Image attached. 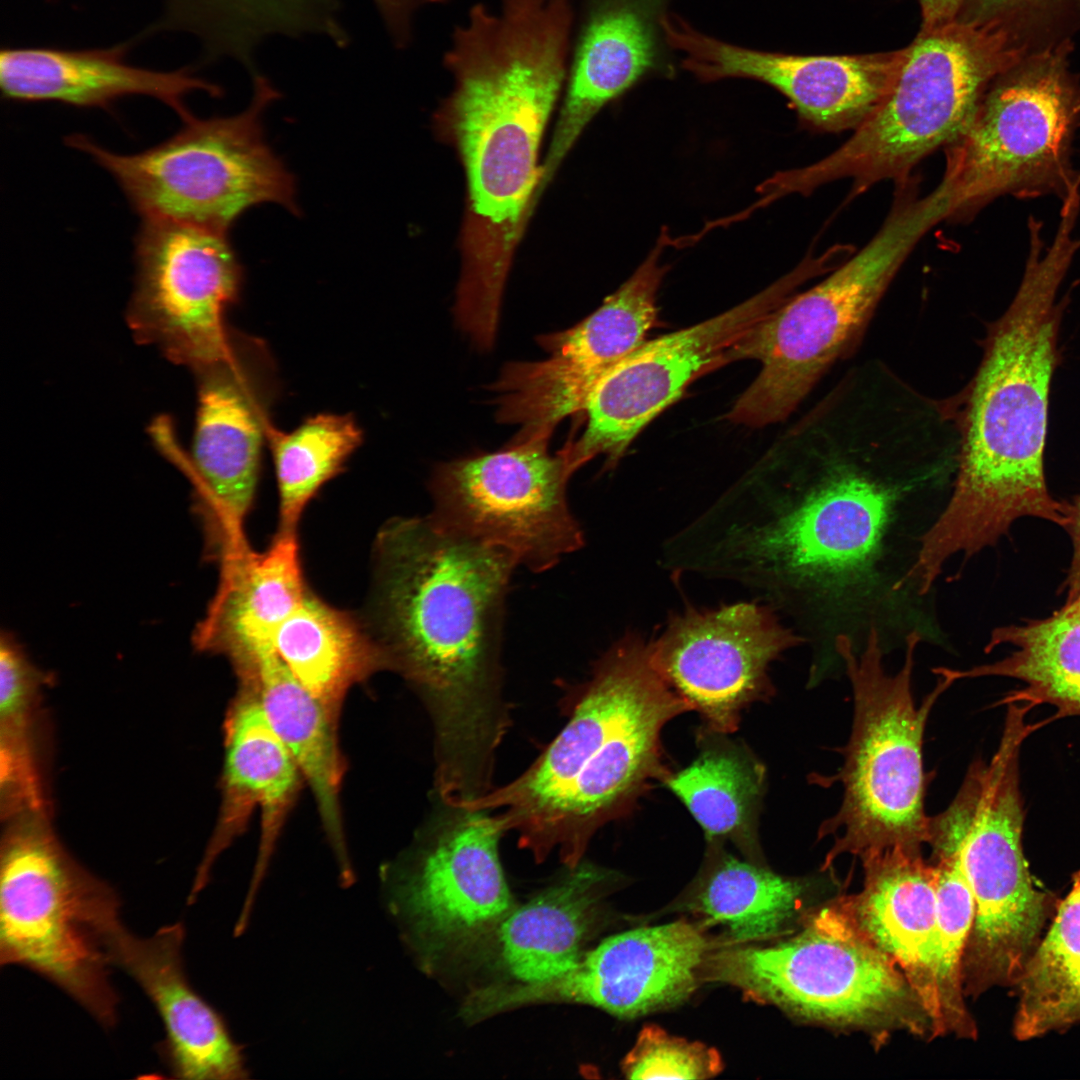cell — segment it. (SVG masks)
<instances>
[{"instance_id":"6da1fadb","label":"cell","mask_w":1080,"mask_h":1080,"mask_svg":"<svg viewBox=\"0 0 1080 1080\" xmlns=\"http://www.w3.org/2000/svg\"><path fill=\"white\" fill-rule=\"evenodd\" d=\"M958 440L900 384L846 375L756 465L668 538L678 574L751 589L818 647L882 645L903 580L952 491ZM915 596V595H913ZM916 597V596H915Z\"/></svg>"},{"instance_id":"7a4b0ae2","label":"cell","mask_w":1080,"mask_h":1080,"mask_svg":"<svg viewBox=\"0 0 1080 1080\" xmlns=\"http://www.w3.org/2000/svg\"><path fill=\"white\" fill-rule=\"evenodd\" d=\"M517 558L439 526L397 518L378 533L373 612L389 667L424 696L436 734V788L491 787L509 726L500 693L504 603Z\"/></svg>"},{"instance_id":"3957f363","label":"cell","mask_w":1080,"mask_h":1080,"mask_svg":"<svg viewBox=\"0 0 1080 1080\" xmlns=\"http://www.w3.org/2000/svg\"><path fill=\"white\" fill-rule=\"evenodd\" d=\"M1080 238L1058 227L1046 246L1043 229H1028L1020 284L990 324L979 366L954 400L957 470L948 501L922 539L915 563L936 580L957 554L967 559L994 545L1011 524L1034 516L1066 527L1068 503L1049 493L1044 454L1049 396L1060 361L1058 339L1068 297L1061 285Z\"/></svg>"},{"instance_id":"277c9868","label":"cell","mask_w":1080,"mask_h":1080,"mask_svg":"<svg viewBox=\"0 0 1080 1080\" xmlns=\"http://www.w3.org/2000/svg\"><path fill=\"white\" fill-rule=\"evenodd\" d=\"M572 0L475 3L455 26L442 64L453 88L441 109L466 171L464 275L505 283L540 181L541 137L564 87L573 45Z\"/></svg>"},{"instance_id":"5b68a950","label":"cell","mask_w":1080,"mask_h":1080,"mask_svg":"<svg viewBox=\"0 0 1080 1080\" xmlns=\"http://www.w3.org/2000/svg\"><path fill=\"white\" fill-rule=\"evenodd\" d=\"M902 187L863 248L814 287L763 316L722 353L717 368L738 360L761 364L726 415L730 422L763 427L785 420L855 347L908 255L948 218L949 203L939 187L924 196Z\"/></svg>"},{"instance_id":"8992f818","label":"cell","mask_w":1080,"mask_h":1080,"mask_svg":"<svg viewBox=\"0 0 1080 1080\" xmlns=\"http://www.w3.org/2000/svg\"><path fill=\"white\" fill-rule=\"evenodd\" d=\"M0 964L45 978L103 1028L118 1022L111 950L124 926L117 891L64 846L49 811L2 820Z\"/></svg>"},{"instance_id":"52a82bcc","label":"cell","mask_w":1080,"mask_h":1080,"mask_svg":"<svg viewBox=\"0 0 1080 1080\" xmlns=\"http://www.w3.org/2000/svg\"><path fill=\"white\" fill-rule=\"evenodd\" d=\"M922 640L918 631L910 632L901 668L888 674L876 627L870 628L859 650L847 635L835 639V653L852 686L854 713L842 749L844 763L838 773L826 777L829 781L820 783L840 782L843 787L838 811L818 830V839L834 838L825 868L845 854L862 857L891 848L921 852L927 843L923 737L932 708L953 682L938 677L933 690L916 705L912 675Z\"/></svg>"},{"instance_id":"ba28073f","label":"cell","mask_w":1080,"mask_h":1080,"mask_svg":"<svg viewBox=\"0 0 1080 1080\" xmlns=\"http://www.w3.org/2000/svg\"><path fill=\"white\" fill-rule=\"evenodd\" d=\"M997 21L921 30L904 48L888 92L837 149L782 173L788 194L850 179L851 197L884 180L903 181L921 160L953 143L1014 58Z\"/></svg>"},{"instance_id":"9c48e42d","label":"cell","mask_w":1080,"mask_h":1080,"mask_svg":"<svg viewBox=\"0 0 1080 1080\" xmlns=\"http://www.w3.org/2000/svg\"><path fill=\"white\" fill-rule=\"evenodd\" d=\"M1023 823L1018 761L1007 756L968 772L948 807L929 816L934 858L953 860L973 895L965 995L1015 987L1056 909L1028 869Z\"/></svg>"},{"instance_id":"30bf717a","label":"cell","mask_w":1080,"mask_h":1080,"mask_svg":"<svg viewBox=\"0 0 1080 1080\" xmlns=\"http://www.w3.org/2000/svg\"><path fill=\"white\" fill-rule=\"evenodd\" d=\"M702 976L801 1020L932 1034L902 971L863 934L842 902L823 908L782 942L709 953Z\"/></svg>"},{"instance_id":"8fae6325","label":"cell","mask_w":1080,"mask_h":1080,"mask_svg":"<svg viewBox=\"0 0 1080 1080\" xmlns=\"http://www.w3.org/2000/svg\"><path fill=\"white\" fill-rule=\"evenodd\" d=\"M253 73V97L230 117L184 121L167 141L119 155L83 135L66 143L86 152L117 180L143 218L180 221L226 231L247 208L275 202L296 213L294 182L264 141L261 117L279 98Z\"/></svg>"},{"instance_id":"7c38bea8","label":"cell","mask_w":1080,"mask_h":1080,"mask_svg":"<svg viewBox=\"0 0 1080 1080\" xmlns=\"http://www.w3.org/2000/svg\"><path fill=\"white\" fill-rule=\"evenodd\" d=\"M1080 129V86L1058 54L1009 68L986 91L976 114L946 147L940 183L949 218L969 219L996 199L1057 197L1080 181L1073 164Z\"/></svg>"},{"instance_id":"4fadbf2b","label":"cell","mask_w":1080,"mask_h":1080,"mask_svg":"<svg viewBox=\"0 0 1080 1080\" xmlns=\"http://www.w3.org/2000/svg\"><path fill=\"white\" fill-rule=\"evenodd\" d=\"M548 440L511 443L441 463L429 489L439 526L511 552L534 572L553 568L584 544L569 509L567 485L574 473L562 450Z\"/></svg>"},{"instance_id":"5bb4252c","label":"cell","mask_w":1080,"mask_h":1080,"mask_svg":"<svg viewBox=\"0 0 1080 1080\" xmlns=\"http://www.w3.org/2000/svg\"><path fill=\"white\" fill-rule=\"evenodd\" d=\"M193 370L198 407L189 471L209 548L221 559L247 547L244 522L271 426L274 368L261 341L233 331L222 356Z\"/></svg>"},{"instance_id":"9a60e30c","label":"cell","mask_w":1080,"mask_h":1080,"mask_svg":"<svg viewBox=\"0 0 1080 1080\" xmlns=\"http://www.w3.org/2000/svg\"><path fill=\"white\" fill-rule=\"evenodd\" d=\"M135 256L128 322L136 339L192 368L222 356L233 332L225 314L241 283L226 231L144 218Z\"/></svg>"},{"instance_id":"2e32d148","label":"cell","mask_w":1080,"mask_h":1080,"mask_svg":"<svg viewBox=\"0 0 1080 1080\" xmlns=\"http://www.w3.org/2000/svg\"><path fill=\"white\" fill-rule=\"evenodd\" d=\"M808 277L799 266L728 311L645 341L591 395L584 410L583 433L563 448L573 470L598 455L606 457L608 467L613 466L639 432L676 401L692 380L717 368L722 353Z\"/></svg>"},{"instance_id":"e0dca14e","label":"cell","mask_w":1080,"mask_h":1080,"mask_svg":"<svg viewBox=\"0 0 1080 1080\" xmlns=\"http://www.w3.org/2000/svg\"><path fill=\"white\" fill-rule=\"evenodd\" d=\"M803 644L805 639L768 604L739 602L671 616L650 642V657L706 727L729 734L746 706L772 694L770 664Z\"/></svg>"},{"instance_id":"ac0fdd59","label":"cell","mask_w":1080,"mask_h":1080,"mask_svg":"<svg viewBox=\"0 0 1080 1080\" xmlns=\"http://www.w3.org/2000/svg\"><path fill=\"white\" fill-rule=\"evenodd\" d=\"M686 711H692L688 703L661 680L630 708L604 721L569 783L516 830L520 846L537 859L557 848L569 868L578 865L594 833L669 773L662 759L661 731Z\"/></svg>"},{"instance_id":"d6986e66","label":"cell","mask_w":1080,"mask_h":1080,"mask_svg":"<svg viewBox=\"0 0 1080 1080\" xmlns=\"http://www.w3.org/2000/svg\"><path fill=\"white\" fill-rule=\"evenodd\" d=\"M711 944L687 921L628 930L583 953L564 975L476 993L483 1016L531 1003L587 1004L622 1018L670 1008L696 989Z\"/></svg>"},{"instance_id":"ffe728a7","label":"cell","mask_w":1080,"mask_h":1080,"mask_svg":"<svg viewBox=\"0 0 1080 1080\" xmlns=\"http://www.w3.org/2000/svg\"><path fill=\"white\" fill-rule=\"evenodd\" d=\"M448 808L410 872L383 877L387 907L422 947L476 936L512 911L498 854L506 832L501 818Z\"/></svg>"},{"instance_id":"44dd1931","label":"cell","mask_w":1080,"mask_h":1080,"mask_svg":"<svg viewBox=\"0 0 1080 1080\" xmlns=\"http://www.w3.org/2000/svg\"><path fill=\"white\" fill-rule=\"evenodd\" d=\"M664 31L681 55V66L699 80L762 82L788 98L804 121L829 132L854 130L869 117L892 85L905 51L840 56L762 51L701 33L672 13Z\"/></svg>"},{"instance_id":"7402d4cb","label":"cell","mask_w":1080,"mask_h":1080,"mask_svg":"<svg viewBox=\"0 0 1080 1080\" xmlns=\"http://www.w3.org/2000/svg\"><path fill=\"white\" fill-rule=\"evenodd\" d=\"M672 0H581L566 93L541 167L550 181L595 115L641 80L673 75L664 20Z\"/></svg>"},{"instance_id":"603a6c76","label":"cell","mask_w":1080,"mask_h":1080,"mask_svg":"<svg viewBox=\"0 0 1080 1080\" xmlns=\"http://www.w3.org/2000/svg\"><path fill=\"white\" fill-rule=\"evenodd\" d=\"M224 736L221 806L187 903L195 902L208 884L217 858L243 831L252 812L259 808L261 837L257 860L236 922L239 929H245L302 774L257 699L244 688L240 689L227 713Z\"/></svg>"},{"instance_id":"cb8c5ba5","label":"cell","mask_w":1080,"mask_h":1080,"mask_svg":"<svg viewBox=\"0 0 1080 1080\" xmlns=\"http://www.w3.org/2000/svg\"><path fill=\"white\" fill-rule=\"evenodd\" d=\"M184 939L181 922L163 926L145 938L123 927L112 946L113 966L126 972L154 1005L165 1031L157 1050L171 1077L247 1079L249 1069L241 1046L222 1015L188 980Z\"/></svg>"},{"instance_id":"d4e9b609","label":"cell","mask_w":1080,"mask_h":1080,"mask_svg":"<svg viewBox=\"0 0 1080 1080\" xmlns=\"http://www.w3.org/2000/svg\"><path fill=\"white\" fill-rule=\"evenodd\" d=\"M128 42L104 48L4 47L0 53V87L4 98L21 102L55 101L77 107L106 108L134 95L156 98L184 121L192 115L185 97L204 91L213 97L222 89L195 74L191 67L161 71L126 60Z\"/></svg>"},{"instance_id":"484cf974","label":"cell","mask_w":1080,"mask_h":1080,"mask_svg":"<svg viewBox=\"0 0 1080 1080\" xmlns=\"http://www.w3.org/2000/svg\"><path fill=\"white\" fill-rule=\"evenodd\" d=\"M305 584L295 532H278L264 552L249 547L221 560V577L193 633L201 652L233 667L275 651L276 633L302 604Z\"/></svg>"},{"instance_id":"4316f807","label":"cell","mask_w":1080,"mask_h":1080,"mask_svg":"<svg viewBox=\"0 0 1080 1080\" xmlns=\"http://www.w3.org/2000/svg\"><path fill=\"white\" fill-rule=\"evenodd\" d=\"M860 858L863 889L841 902L863 934L902 971L929 1019L937 866L926 862L921 852L902 848L869 852Z\"/></svg>"},{"instance_id":"83f0119b","label":"cell","mask_w":1080,"mask_h":1080,"mask_svg":"<svg viewBox=\"0 0 1080 1080\" xmlns=\"http://www.w3.org/2000/svg\"><path fill=\"white\" fill-rule=\"evenodd\" d=\"M240 687L259 702L269 723L294 756L314 795L335 850L345 848L339 793L343 761L336 717L288 669L275 651L234 667Z\"/></svg>"},{"instance_id":"f1b7e54d","label":"cell","mask_w":1080,"mask_h":1080,"mask_svg":"<svg viewBox=\"0 0 1080 1080\" xmlns=\"http://www.w3.org/2000/svg\"><path fill=\"white\" fill-rule=\"evenodd\" d=\"M613 874L587 863L511 911L499 925L503 961L521 983L558 978L578 962Z\"/></svg>"},{"instance_id":"f546056e","label":"cell","mask_w":1080,"mask_h":1080,"mask_svg":"<svg viewBox=\"0 0 1080 1080\" xmlns=\"http://www.w3.org/2000/svg\"><path fill=\"white\" fill-rule=\"evenodd\" d=\"M727 734L701 728L696 758L662 782L686 806L708 843L731 842L748 860L759 863L765 767L746 745Z\"/></svg>"},{"instance_id":"4dcf8cb0","label":"cell","mask_w":1080,"mask_h":1080,"mask_svg":"<svg viewBox=\"0 0 1080 1080\" xmlns=\"http://www.w3.org/2000/svg\"><path fill=\"white\" fill-rule=\"evenodd\" d=\"M1004 644L1013 650L997 662L932 671L953 683L982 676L1015 678L1024 687L1005 703L1050 704L1063 716L1080 715V588L1048 618L995 629L985 650Z\"/></svg>"},{"instance_id":"1f68e13d","label":"cell","mask_w":1080,"mask_h":1080,"mask_svg":"<svg viewBox=\"0 0 1080 1080\" xmlns=\"http://www.w3.org/2000/svg\"><path fill=\"white\" fill-rule=\"evenodd\" d=\"M274 649L335 717L352 685L389 667L385 652L360 623L310 591L278 629Z\"/></svg>"},{"instance_id":"d6a6232c","label":"cell","mask_w":1080,"mask_h":1080,"mask_svg":"<svg viewBox=\"0 0 1080 1080\" xmlns=\"http://www.w3.org/2000/svg\"><path fill=\"white\" fill-rule=\"evenodd\" d=\"M52 681L15 638L0 640V815L51 812L44 743V688Z\"/></svg>"},{"instance_id":"836d02e7","label":"cell","mask_w":1080,"mask_h":1080,"mask_svg":"<svg viewBox=\"0 0 1080 1080\" xmlns=\"http://www.w3.org/2000/svg\"><path fill=\"white\" fill-rule=\"evenodd\" d=\"M707 865L691 904L705 924L723 928L742 945L775 937L796 918L805 886L753 861L726 853L708 843Z\"/></svg>"},{"instance_id":"e575fe53","label":"cell","mask_w":1080,"mask_h":1080,"mask_svg":"<svg viewBox=\"0 0 1080 1080\" xmlns=\"http://www.w3.org/2000/svg\"><path fill=\"white\" fill-rule=\"evenodd\" d=\"M663 240L664 234L592 314L571 328L537 337L549 357L604 378L646 341L657 320V293L666 273L660 263Z\"/></svg>"},{"instance_id":"d590c367","label":"cell","mask_w":1080,"mask_h":1080,"mask_svg":"<svg viewBox=\"0 0 1080 1080\" xmlns=\"http://www.w3.org/2000/svg\"><path fill=\"white\" fill-rule=\"evenodd\" d=\"M1020 1041L1080 1024V876L1056 905L1048 930L1015 985Z\"/></svg>"},{"instance_id":"8d00e7d4","label":"cell","mask_w":1080,"mask_h":1080,"mask_svg":"<svg viewBox=\"0 0 1080 1080\" xmlns=\"http://www.w3.org/2000/svg\"><path fill=\"white\" fill-rule=\"evenodd\" d=\"M267 441L279 497V532H295L300 517L321 487L344 469L362 442L351 415L320 413L291 431L272 424Z\"/></svg>"},{"instance_id":"74e56055","label":"cell","mask_w":1080,"mask_h":1080,"mask_svg":"<svg viewBox=\"0 0 1080 1080\" xmlns=\"http://www.w3.org/2000/svg\"><path fill=\"white\" fill-rule=\"evenodd\" d=\"M603 378L559 359L511 362L494 383L496 416L519 425L511 443L549 440L565 417L584 411Z\"/></svg>"},{"instance_id":"f35d334b","label":"cell","mask_w":1080,"mask_h":1080,"mask_svg":"<svg viewBox=\"0 0 1080 1080\" xmlns=\"http://www.w3.org/2000/svg\"><path fill=\"white\" fill-rule=\"evenodd\" d=\"M937 925L929 963L933 1036L952 1033L975 1038V1022L964 1003L963 959L974 918V900L958 865L936 858Z\"/></svg>"},{"instance_id":"ab89813d","label":"cell","mask_w":1080,"mask_h":1080,"mask_svg":"<svg viewBox=\"0 0 1080 1080\" xmlns=\"http://www.w3.org/2000/svg\"><path fill=\"white\" fill-rule=\"evenodd\" d=\"M327 0H161L166 17L207 39L246 41L290 29Z\"/></svg>"},{"instance_id":"60d3db41","label":"cell","mask_w":1080,"mask_h":1080,"mask_svg":"<svg viewBox=\"0 0 1080 1080\" xmlns=\"http://www.w3.org/2000/svg\"><path fill=\"white\" fill-rule=\"evenodd\" d=\"M622 1070L629 1079H708L722 1070L719 1053L657 1026H647L626 1055Z\"/></svg>"},{"instance_id":"b9f144b4","label":"cell","mask_w":1080,"mask_h":1080,"mask_svg":"<svg viewBox=\"0 0 1080 1080\" xmlns=\"http://www.w3.org/2000/svg\"><path fill=\"white\" fill-rule=\"evenodd\" d=\"M385 27L397 48L409 46L416 14L424 7L446 4L449 0H373Z\"/></svg>"},{"instance_id":"7bdbcfd3","label":"cell","mask_w":1080,"mask_h":1080,"mask_svg":"<svg viewBox=\"0 0 1080 1080\" xmlns=\"http://www.w3.org/2000/svg\"><path fill=\"white\" fill-rule=\"evenodd\" d=\"M1028 0H964L956 20L986 24L998 20L1001 13Z\"/></svg>"},{"instance_id":"ee69618b","label":"cell","mask_w":1080,"mask_h":1080,"mask_svg":"<svg viewBox=\"0 0 1080 1080\" xmlns=\"http://www.w3.org/2000/svg\"><path fill=\"white\" fill-rule=\"evenodd\" d=\"M922 13V30H930L954 22L964 0H918Z\"/></svg>"},{"instance_id":"f6af8a7d","label":"cell","mask_w":1080,"mask_h":1080,"mask_svg":"<svg viewBox=\"0 0 1080 1080\" xmlns=\"http://www.w3.org/2000/svg\"><path fill=\"white\" fill-rule=\"evenodd\" d=\"M1068 523L1065 529L1070 533L1074 554L1068 578L1069 594L1080 588V496L1068 503Z\"/></svg>"}]
</instances>
